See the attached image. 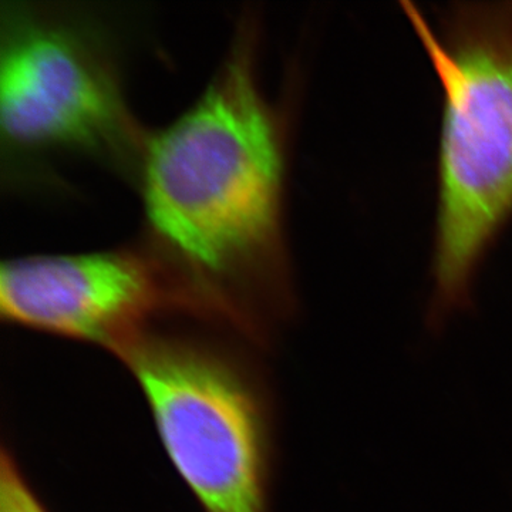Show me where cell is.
<instances>
[{
  "instance_id": "3957f363",
  "label": "cell",
  "mask_w": 512,
  "mask_h": 512,
  "mask_svg": "<svg viewBox=\"0 0 512 512\" xmlns=\"http://www.w3.org/2000/svg\"><path fill=\"white\" fill-rule=\"evenodd\" d=\"M117 46L96 13L2 2L3 180L46 178L50 160L70 156L137 183L150 131L128 106Z\"/></svg>"
},
{
  "instance_id": "7a4b0ae2",
  "label": "cell",
  "mask_w": 512,
  "mask_h": 512,
  "mask_svg": "<svg viewBox=\"0 0 512 512\" xmlns=\"http://www.w3.org/2000/svg\"><path fill=\"white\" fill-rule=\"evenodd\" d=\"M441 89L431 292L440 330L470 306L478 271L512 220V2L456 3L436 28L400 3Z\"/></svg>"
},
{
  "instance_id": "277c9868",
  "label": "cell",
  "mask_w": 512,
  "mask_h": 512,
  "mask_svg": "<svg viewBox=\"0 0 512 512\" xmlns=\"http://www.w3.org/2000/svg\"><path fill=\"white\" fill-rule=\"evenodd\" d=\"M178 476L204 512H269L271 402L224 343L148 330L120 357Z\"/></svg>"
},
{
  "instance_id": "8992f818",
  "label": "cell",
  "mask_w": 512,
  "mask_h": 512,
  "mask_svg": "<svg viewBox=\"0 0 512 512\" xmlns=\"http://www.w3.org/2000/svg\"><path fill=\"white\" fill-rule=\"evenodd\" d=\"M0 512H50L6 447L0 457Z\"/></svg>"
},
{
  "instance_id": "5b68a950",
  "label": "cell",
  "mask_w": 512,
  "mask_h": 512,
  "mask_svg": "<svg viewBox=\"0 0 512 512\" xmlns=\"http://www.w3.org/2000/svg\"><path fill=\"white\" fill-rule=\"evenodd\" d=\"M168 313L184 315L180 292L144 241L82 254L19 256L0 266L5 322L97 346L119 359Z\"/></svg>"
},
{
  "instance_id": "6da1fadb",
  "label": "cell",
  "mask_w": 512,
  "mask_h": 512,
  "mask_svg": "<svg viewBox=\"0 0 512 512\" xmlns=\"http://www.w3.org/2000/svg\"><path fill=\"white\" fill-rule=\"evenodd\" d=\"M245 13L201 96L150 133L137 188L146 235L185 313L256 346L293 311L285 235L286 121L259 80Z\"/></svg>"
}]
</instances>
